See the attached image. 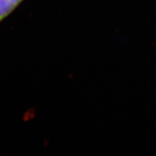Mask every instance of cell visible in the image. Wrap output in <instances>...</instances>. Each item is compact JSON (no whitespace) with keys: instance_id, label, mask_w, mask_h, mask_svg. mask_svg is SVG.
I'll list each match as a JSON object with an SVG mask.
<instances>
[{"instance_id":"obj_1","label":"cell","mask_w":156,"mask_h":156,"mask_svg":"<svg viewBox=\"0 0 156 156\" xmlns=\"http://www.w3.org/2000/svg\"><path fill=\"white\" fill-rule=\"evenodd\" d=\"M23 0H0V23L10 16Z\"/></svg>"}]
</instances>
